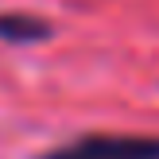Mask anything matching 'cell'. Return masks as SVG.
Here are the masks:
<instances>
[{"label":"cell","instance_id":"cell-1","mask_svg":"<svg viewBox=\"0 0 159 159\" xmlns=\"http://www.w3.org/2000/svg\"><path fill=\"white\" fill-rule=\"evenodd\" d=\"M35 159H159V136L136 132H85Z\"/></svg>","mask_w":159,"mask_h":159},{"label":"cell","instance_id":"cell-2","mask_svg":"<svg viewBox=\"0 0 159 159\" xmlns=\"http://www.w3.org/2000/svg\"><path fill=\"white\" fill-rule=\"evenodd\" d=\"M51 35H54V23L39 20L31 12H0V43L8 47H31Z\"/></svg>","mask_w":159,"mask_h":159}]
</instances>
